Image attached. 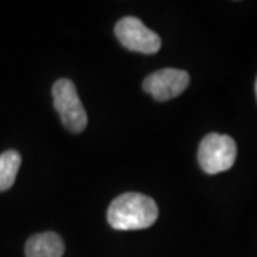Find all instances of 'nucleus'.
Wrapping results in <instances>:
<instances>
[{
  "label": "nucleus",
  "instance_id": "7",
  "mask_svg": "<svg viewBox=\"0 0 257 257\" xmlns=\"http://www.w3.org/2000/svg\"><path fill=\"white\" fill-rule=\"evenodd\" d=\"M22 157L16 150H8L0 155V192L10 189L18 176Z\"/></svg>",
  "mask_w": 257,
  "mask_h": 257
},
{
  "label": "nucleus",
  "instance_id": "6",
  "mask_svg": "<svg viewBox=\"0 0 257 257\" xmlns=\"http://www.w3.org/2000/svg\"><path fill=\"white\" fill-rule=\"evenodd\" d=\"M26 257H62L64 243L55 231H45L33 234L25 247Z\"/></svg>",
  "mask_w": 257,
  "mask_h": 257
},
{
  "label": "nucleus",
  "instance_id": "3",
  "mask_svg": "<svg viewBox=\"0 0 257 257\" xmlns=\"http://www.w3.org/2000/svg\"><path fill=\"white\" fill-rule=\"evenodd\" d=\"M53 103L63 124L70 132L80 133L87 126V114L73 82L60 79L53 84Z\"/></svg>",
  "mask_w": 257,
  "mask_h": 257
},
{
  "label": "nucleus",
  "instance_id": "4",
  "mask_svg": "<svg viewBox=\"0 0 257 257\" xmlns=\"http://www.w3.org/2000/svg\"><path fill=\"white\" fill-rule=\"evenodd\" d=\"M116 37L123 46L145 55H153L159 52L162 40L157 33L150 30L138 18L127 16L120 19L114 28Z\"/></svg>",
  "mask_w": 257,
  "mask_h": 257
},
{
  "label": "nucleus",
  "instance_id": "1",
  "mask_svg": "<svg viewBox=\"0 0 257 257\" xmlns=\"http://www.w3.org/2000/svg\"><path fill=\"white\" fill-rule=\"evenodd\" d=\"M159 217L156 202L140 193H124L111 202L107 220L116 230H140L150 227Z\"/></svg>",
  "mask_w": 257,
  "mask_h": 257
},
{
  "label": "nucleus",
  "instance_id": "2",
  "mask_svg": "<svg viewBox=\"0 0 257 257\" xmlns=\"http://www.w3.org/2000/svg\"><path fill=\"white\" fill-rule=\"evenodd\" d=\"M237 146L227 135L210 133L200 142L197 159L199 165L207 175H217L229 170L236 162Z\"/></svg>",
  "mask_w": 257,
  "mask_h": 257
},
{
  "label": "nucleus",
  "instance_id": "5",
  "mask_svg": "<svg viewBox=\"0 0 257 257\" xmlns=\"http://www.w3.org/2000/svg\"><path fill=\"white\" fill-rule=\"evenodd\" d=\"M189 73L179 69H162L149 74L143 82V90L159 101L175 99L187 89Z\"/></svg>",
  "mask_w": 257,
  "mask_h": 257
},
{
  "label": "nucleus",
  "instance_id": "8",
  "mask_svg": "<svg viewBox=\"0 0 257 257\" xmlns=\"http://www.w3.org/2000/svg\"><path fill=\"white\" fill-rule=\"evenodd\" d=\"M256 94H257V79H256Z\"/></svg>",
  "mask_w": 257,
  "mask_h": 257
}]
</instances>
